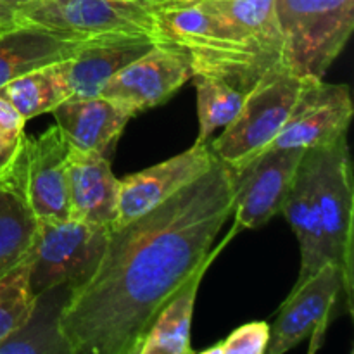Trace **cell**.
<instances>
[{"mask_svg": "<svg viewBox=\"0 0 354 354\" xmlns=\"http://www.w3.org/2000/svg\"><path fill=\"white\" fill-rule=\"evenodd\" d=\"M234 169L213 168L154 209L109 232L86 282L68 292L57 334L71 354H137L162 306L214 259L234 213Z\"/></svg>", "mask_w": 354, "mask_h": 354, "instance_id": "obj_1", "label": "cell"}, {"mask_svg": "<svg viewBox=\"0 0 354 354\" xmlns=\"http://www.w3.org/2000/svg\"><path fill=\"white\" fill-rule=\"evenodd\" d=\"M154 23L158 41L178 45L192 55L196 75L221 76L245 93L268 69L282 64L203 0L154 10Z\"/></svg>", "mask_w": 354, "mask_h": 354, "instance_id": "obj_2", "label": "cell"}, {"mask_svg": "<svg viewBox=\"0 0 354 354\" xmlns=\"http://www.w3.org/2000/svg\"><path fill=\"white\" fill-rule=\"evenodd\" d=\"M282 64L304 78H324L354 30V0H275Z\"/></svg>", "mask_w": 354, "mask_h": 354, "instance_id": "obj_3", "label": "cell"}, {"mask_svg": "<svg viewBox=\"0 0 354 354\" xmlns=\"http://www.w3.org/2000/svg\"><path fill=\"white\" fill-rule=\"evenodd\" d=\"M304 80L283 64L268 69L245 93L235 120L211 142L216 159L239 169L266 151L286 124Z\"/></svg>", "mask_w": 354, "mask_h": 354, "instance_id": "obj_4", "label": "cell"}, {"mask_svg": "<svg viewBox=\"0 0 354 354\" xmlns=\"http://www.w3.org/2000/svg\"><path fill=\"white\" fill-rule=\"evenodd\" d=\"M111 228L76 218L38 220L30 252V286L35 297L82 286L95 272L106 251Z\"/></svg>", "mask_w": 354, "mask_h": 354, "instance_id": "obj_5", "label": "cell"}, {"mask_svg": "<svg viewBox=\"0 0 354 354\" xmlns=\"http://www.w3.org/2000/svg\"><path fill=\"white\" fill-rule=\"evenodd\" d=\"M342 303L353 311V289L335 263L328 261L299 286H294L270 325L266 354H283L310 341L308 353L324 346L328 325L339 315Z\"/></svg>", "mask_w": 354, "mask_h": 354, "instance_id": "obj_6", "label": "cell"}, {"mask_svg": "<svg viewBox=\"0 0 354 354\" xmlns=\"http://www.w3.org/2000/svg\"><path fill=\"white\" fill-rule=\"evenodd\" d=\"M308 154L325 254L354 289V182L346 135L327 145L308 149Z\"/></svg>", "mask_w": 354, "mask_h": 354, "instance_id": "obj_7", "label": "cell"}, {"mask_svg": "<svg viewBox=\"0 0 354 354\" xmlns=\"http://www.w3.org/2000/svg\"><path fill=\"white\" fill-rule=\"evenodd\" d=\"M16 17L17 23L41 28L66 40L85 41L127 33L156 38L154 10L130 0H31Z\"/></svg>", "mask_w": 354, "mask_h": 354, "instance_id": "obj_8", "label": "cell"}, {"mask_svg": "<svg viewBox=\"0 0 354 354\" xmlns=\"http://www.w3.org/2000/svg\"><path fill=\"white\" fill-rule=\"evenodd\" d=\"M68 144L57 127L35 138L23 137L7 182L21 194L38 220H68Z\"/></svg>", "mask_w": 354, "mask_h": 354, "instance_id": "obj_9", "label": "cell"}, {"mask_svg": "<svg viewBox=\"0 0 354 354\" xmlns=\"http://www.w3.org/2000/svg\"><path fill=\"white\" fill-rule=\"evenodd\" d=\"M194 75L192 55L185 48L158 41L107 80L100 95L124 104L137 116L171 99Z\"/></svg>", "mask_w": 354, "mask_h": 354, "instance_id": "obj_10", "label": "cell"}, {"mask_svg": "<svg viewBox=\"0 0 354 354\" xmlns=\"http://www.w3.org/2000/svg\"><path fill=\"white\" fill-rule=\"evenodd\" d=\"M304 149H266L248 165L234 169L235 227L256 230L282 214Z\"/></svg>", "mask_w": 354, "mask_h": 354, "instance_id": "obj_11", "label": "cell"}, {"mask_svg": "<svg viewBox=\"0 0 354 354\" xmlns=\"http://www.w3.org/2000/svg\"><path fill=\"white\" fill-rule=\"evenodd\" d=\"M354 106L348 85L306 78L296 104L268 149H315L348 133Z\"/></svg>", "mask_w": 354, "mask_h": 354, "instance_id": "obj_12", "label": "cell"}, {"mask_svg": "<svg viewBox=\"0 0 354 354\" xmlns=\"http://www.w3.org/2000/svg\"><path fill=\"white\" fill-rule=\"evenodd\" d=\"M216 161L209 145L194 144V147L175 158L121 178L118 189V213L111 230L121 228L158 207L183 187L209 171Z\"/></svg>", "mask_w": 354, "mask_h": 354, "instance_id": "obj_13", "label": "cell"}, {"mask_svg": "<svg viewBox=\"0 0 354 354\" xmlns=\"http://www.w3.org/2000/svg\"><path fill=\"white\" fill-rule=\"evenodd\" d=\"M158 44L151 35H109L78 45L73 57L61 61L69 99L100 95L107 80Z\"/></svg>", "mask_w": 354, "mask_h": 354, "instance_id": "obj_14", "label": "cell"}, {"mask_svg": "<svg viewBox=\"0 0 354 354\" xmlns=\"http://www.w3.org/2000/svg\"><path fill=\"white\" fill-rule=\"evenodd\" d=\"M52 114L69 149L109 159L124 127L135 116L130 107L104 95L68 99Z\"/></svg>", "mask_w": 354, "mask_h": 354, "instance_id": "obj_15", "label": "cell"}, {"mask_svg": "<svg viewBox=\"0 0 354 354\" xmlns=\"http://www.w3.org/2000/svg\"><path fill=\"white\" fill-rule=\"evenodd\" d=\"M68 185L71 218L113 228L118 213L120 180L111 169L109 158L69 149Z\"/></svg>", "mask_w": 354, "mask_h": 354, "instance_id": "obj_16", "label": "cell"}, {"mask_svg": "<svg viewBox=\"0 0 354 354\" xmlns=\"http://www.w3.org/2000/svg\"><path fill=\"white\" fill-rule=\"evenodd\" d=\"M282 214H286L299 244L301 268L296 280V286H299L315 272H318L325 263H328L324 239H322L313 171H311V159L308 151L301 159V165L283 203Z\"/></svg>", "mask_w": 354, "mask_h": 354, "instance_id": "obj_17", "label": "cell"}, {"mask_svg": "<svg viewBox=\"0 0 354 354\" xmlns=\"http://www.w3.org/2000/svg\"><path fill=\"white\" fill-rule=\"evenodd\" d=\"M82 41L17 23L0 33V86L17 76L73 57Z\"/></svg>", "mask_w": 354, "mask_h": 354, "instance_id": "obj_18", "label": "cell"}, {"mask_svg": "<svg viewBox=\"0 0 354 354\" xmlns=\"http://www.w3.org/2000/svg\"><path fill=\"white\" fill-rule=\"evenodd\" d=\"M206 268H201L165 306L159 310L142 337L137 354H190V327L197 290Z\"/></svg>", "mask_w": 354, "mask_h": 354, "instance_id": "obj_19", "label": "cell"}, {"mask_svg": "<svg viewBox=\"0 0 354 354\" xmlns=\"http://www.w3.org/2000/svg\"><path fill=\"white\" fill-rule=\"evenodd\" d=\"M38 218L7 180L0 182V277L30 258Z\"/></svg>", "mask_w": 354, "mask_h": 354, "instance_id": "obj_20", "label": "cell"}, {"mask_svg": "<svg viewBox=\"0 0 354 354\" xmlns=\"http://www.w3.org/2000/svg\"><path fill=\"white\" fill-rule=\"evenodd\" d=\"M0 97L19 113L24 121L40 114L52 113L59 104L69 99L61 64L44 66L10 80L0 86Z\"/></svg>", "mask_w": 354, "mask_h": 354, "instance_id": "obj_21", "label": "cell"}, {"mask_svg": "<svg viewBox=\"0 0 354 354\" xmlns=\"http://www.w3.org/2000/svg\"><path fill=\"white\" fill-rule=\"evenodd\" d=\"M235 30L272 57L282 61V37L275 16V0H203Z\"/></svg>", "mask_w": 354, "mask_h": 354, "instance_id": "obj_22", "label": "cell"}, {"mask_svg": "<svg viewBox=\"0 0 354 354\" xmlns=\"http://www.w3.org/2000/svg\"><path fill=\"white\" fill-rule=\"evenodd\" d=\"M192 80L197 90V118H199V135L196 144H206L216 128H225L235 120L244 102L245 92L216 75L197 73Z\"/></svg>", "mask_w": 354, "mask_h": 354, "instance_id": "obj_23", "label": "cell"}, {"mask_svg": "<svg viewBox=\"0 0 354 354\" xmlns=\"http://www.w3.org/2000/svg\"><path fill=\"white\" fill-rule=\"evenodd\" d=\"M37 297L30 286V258L0 277V344L33 317Z\"/></svg>", "mask_w": 354, "mask_h": 354, "instance_id": "obj_24", "label": "cell"}, {"mask_svg": "<svg viewBox=\"0 0 354 354\" xmlns=\"http://www.w3.org/2000/svg\"><path fill=\"white\" fill-rule=\"evenodd\" d=\"M270 339V324L249 322L235 328L227 339L204 349V354H266Z\"/></svg>", "mask_w": 354, "mask_h": 354, "instance_id": "obj_25", "label": "cell"}, {"mask_svg": "<svg viewBox=\"0 0 354 354\" xmlns=\"http://www.w3.org/2000/svg\"><path fill=\"white\" fill-rule=\"evenodd\" d=\"M24 123L26 121L19 116V113L3 97H0V135L9 138L23 137Z\"/></svg>", "mask_w": 354, "mask_h": 354, "instance_id": "obj_26", "label": "cell"}, {"mask_svg": "<svg viewBox=\"0 0 354 354\" xmlns=\"http://www.w3.org/2000/svg\"><path fill=\"white\" fill-rule=\"evenodd\" d=\"M23 137L9 138L0 135V182L9 178L10 173H12L21 144H23Z\"/></svg>", "mask_w": 354, "mask_h": 354, "instance_id": "obj_27", "label": "cell"}, {"mask_svg": "<svg viewBox=\"0 0 354 354\" xmlns=\"http://www.w3.org/2000/svg\"><path fill=\"white\" fill-rule=\"evenodd\" d=\"M199 2V0H154L151 3L152 10L159 9H169V7H178V6H189V3Z\"/></svg>", "mask_w": 354, "mask_h": 354, "instance_id": "obj_28", "label": "cell"}, {"mask_svg": "<svg viewBox=\"0 0 354 354\" xmlns=\"http://www.w3.org/2000/svg\"><path fill=\"white\" fill-rule=\"evenodd\" d=\"M31 0H0V10H9L17 16V10L23 9Z\"/></svg>", "mask_w": 354, "mask_h": 354, "instance_id": "obj_29", "label": "cell"}, {"mask_svg": "<svg viewBox=\"0 0 354 354\" xmlns=\"http://www.w3.org/2000/svg\"><path fill=\"white\" fill-rule=\"evenodd\" d=\"M0 21H17L16 14L9 10H0Z\"/></svg>", "mask_w": 354, "mask_h": 354, "instance_id": "obj_30", "label": "cell"}, {"mask_svg": "<svg viewBox=\"0 0 354 354\" xmlns=\"http://www.w3.org/2000/svg\"><path fill=\"white\" fill-rule=\"evenodd\" d=\"M16 24H17V21H0V33L6 30H9V28L16 26Z\"/></svg>", "mask_w": 354, "mask_h": 354, "instance_id": "obj_31", "label": "cell"}, {"mask_svg": "<svg viewBox=\"0 0 354 354\" xmlns=\"http://www.w3.org/2000/svg\"><path fill=\"white\" fill-rule=\"evenodd\" d=\"M130 2H137V3H142V6H145V7H151V3L154 2V0H130Z\"/></svg>", "mask_w": 354, "mask_h": 354, "instance_id": "obj_32", "label": "cell"}]
</instances>
